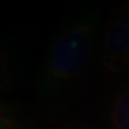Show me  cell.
Returning a JSON list of instances; mask_svg holds the SVG:
<instances>
[{
    "label": "cell",
    "instance_id": "3957f363",
    "mask_svg": "<svg viewBox=\"0 0 129 129\" xmlns=\"http://www.w3.org/2000/svg\"><path fill=\"white\" fill-rule=\"evenodd\" d=\"M105 116L110 129H129V85L121 87L112 96Z\"/></svg>",
    "mask_w": 129,
    "mask_h": 129
},
{
    "label": "cell",
    "instance_id": "277c9868",
    "mask_svg": "<svg viewBox=\"0 0 129 129\" xmlns=\"http://www.w3.org/2000/svg\"><path fill=\"white\" fill-rule=\"evenodd\" d=\"M112 14L129 29V3L124 4L123 6H121L120 9L116 10Z\"/></svg>",
    "mask_w": 129,
    "mask_h": 129
},
{
    "label": "cell",
    "instance_id": "7a4b0ae2",
    "mask_svg": "<svg viewBox=\"0 0 129 129\" xmlns=\"http://www.w3.org/2000/svg\"><path fill=\"white\" fill-rule=\"evenodd\" d=\"M98 59L109 71H129V29L114 14L102 26Z\"/></svg>",
    "mask_w": 129,
    "mask_h": 129
},
{
    "label": "cell",
    "instance_id": "6da1fadb",
    "mask_svg": "<svg viewBox=\"0 0 129 129\" xmlns=\"http://www.w3.org/2000/svg\"><path fill=\"white\" fill-rule=\"evenodd\" d=\"M99 23L98 12L87 10L67 19L56 31L42 68L43 97L62 98L81 81L99 38Z\"/></svg>",
    "mask_w": 129,
    "mask_h": 129
}]
</instances>
